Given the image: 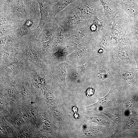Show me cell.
I'll return each instance as SVG.
<instances>
[{
	"mask_svg": "<svg viewBox=\"0 0 138 138\" xmlns=\"http://www.w3.org/2000/svg\"><path fill=\"white\" fill-rule=\"evenodd\" d=\"M97 27L98 30L99 31L102 29L103 27V22L97 16H95L93 20L91 21Z\"/></svg>",
	"mask_w": 138,
	"mask_h": 138,
	"instance_id": "obj_13",
	"label": "cell"
},
{
	"mask_svg": "<svg viewBox=\"0 0 138 138\" xmlns=\"http://www.w3.org/2000/svg\"><path fill=\"white\" fill-rule=\"evenodd\" d=\"M120 58L122 59H127L129 58V54L125 50H120L118 54Z\"/></svg>",
	"mask_w": 138,
	"mask_h": 138,
	"instance_id": "obj_16",
	"label": "cell"
},
{
	"mask_svg": "<svg viewBox=\"0 0 138 138\" xmlns=\"http://www.w3.org/2000/svg\"><path fill=\"white\" fill-rule=\"evenodd\" d=\"M124 74V79L126 80H129L132 79L134 77L135 74L132 72H126Z\"/></svg>",
	"mask_w": 138,
	"mask_h": 138,
	"instance_id": "obj_17",
	"label": "cell"
},
{
	"mask_svg": "<svg viewBox=\"0 0 138 138\" xmlns=\"http://www.w3.org/2000/svg\"><path fill=\"white\" fill-rule=\"evenodd\" d=\"M111 92L109 93L104 97L100 99L96 103L92 105L91 106H97L103 104L108 101L111 97Z\"/></svg>",
	"mask_w": 138,
	"mask_h": 138,
	"instance_id": "obj_12",
	"label": "cell"
},
{
	"mask_svg": "<svg viewBox=\"0 0 138 138\" xmlns=\"http://www.w3.org/2000/svg\"><path fill=\"white\" fill-rule=\"evenodd\" d=\"M0 25L10 24L20 25L14 18L9 10H0Z\"/></svg>",
	"mask_w": 138,
	"mask_h": 138,
	"instance_id": "obj_8",
	"label": "cell"
},
{
	"mask_svg": "<svg viewBox=\"0 0 138 138\" xmlns=\"http://www.w3.org/2000/svg\"><path fill=\"white\" fill-rule=\"evenodd\" d=\"M27 45L26 50L30 57L33 61H37L38 60V57L34 46L30 43Z\"/></svg>",
	"mask_w": 138,
	"mask_h": 138,
	"instance_id": "obj_10",
	"label": "cell"
},
{
	"mask_svg": "<svg viewBox=\"0 0 138 138\" xmlns=\"http://www.w3.org/2000/svg\"><path fill=\"white\" fill-rule=\"evenodd\" d=\"M75 0H60L52 4L49 12L51 17L53 19L58 13L73 3Z\"/></svg>",
	"mask_w": 138,
	"mask_h": 138,
	"instance_id": "obj_6",
	"label": "cell"
},
{
	"mask_svg": "<svg viewBox=\"0 0 138 138\" xmlns=\"http://www.w3.org/2000/svg\"><path fill=\"white\" fill-rule=\"evenodd\" d=\"M104 9L105 12L107 14H109L111 12L112 10L110 6L105 0H100Z\"/></svg>",
	"mask_w": 138,
	"mask_h": 138,
	"instance_id": "obj_14",
	"label": "cell"
},
{
	"mask_svg": "<svg viewBox=\"0 0 138 138\" xmlns=\"http://www.w3.org/2000/svg\"><path fill=\"white\" fill-rule=\"evenodd\" d=\"M20 25L15 24H6L0 26V37L5 35L13 30L18 28Z\"/></svg>",
	"mask_w": 138,
	"mask_h": 138,
	"instance_id": "obj_9",
	"label": "cell"
},
{
	"mask_svg": "<svg viewBox=\"0 0 138 138\" xmlns=\"http://www.w3.org/2000/svg\"><path fill=\"white\" fill-rule=\"evenodd\" d=\"M32 83L34 86L37 88H40L41 87V84L39 79L37 77L33 78Z\"/></svg>",
	"mask_w": 138,
	"mask_h": 138,
	"instance_id": "obj_15",
	"label": "cell"
},
{
	"mask_svg": "<svg viewBox=\"0 0 138 138\" xmlns=\"http://www.w3.org/2000/svg\"><path fill=\"white\" fill-rule=\"evenodd\" d=\"M37 0L39 5L40 14L39 23L34 33V34L37 37L41 32L45 25L52 18L49 14L52 4L46 3L42 0Z\"/></svg>",
	"mask_w": 138,
	"mask_h": 138,
	"instance_id": "obj_4",
	"label": "cell"
},
{
	"mask_svg": "<svg viewBox=\"0 0 138 138\" xmlns=\"http://www.w3.org/2000/svg\"><path fill=\"white\" fill-rule=\"evenodd\" d=\"M58 27L57 25L51 18L45 25L38 37L42 41H47L52 37Z\"/></svg>",
	"mask_w": 138,
	"mask_h": 138,
	"instance_id": "obj_5",
	"label": "cell"
},
{
	"mask_svg": "<svg viewBox=\"0 0 138 138\" xmlns=\"http://www.w3.org/2000/svg\"><path fill=\"white\" fill-rule=\"evenodd\" d=\"M40 18L32 16L26 19L17 29V33L20 37L34 34L38 26Z\"/></svg>",
	"mask_w": 138,
	"mask_h": 138,
	"instance_id": "obj_3",
	"label": "cell"
},
{
	"mask_svg": "<svg viewBox=\"0 0 138 138\" xmlns=\"http://www.w3.org/2000/svg\"><path fill=\"white\" fill-rule=\"evenodd\" d=\"M137 68H138V61L137 62Z\"/></svg>",
	"mask_w": 138,
	"mask_h": 138,
	"instance_id": "obj_25",
	"label": "cell"
},
{
	"mask_svg": "<svg viewBox=\"0 0 138 138\" xmlns=\"http://www.w3.org/2000/svg\"><path fill=\"white\" fill-rule=\"evenodd\" d=\"M58 1H59V0H58ZM58 1H57V2H58Z\"/></svg>",
	"mask_w": 138,
	"mask_h": 138,
	"instance_id": "obj_27",
	"label": "cell"
},
{
	"mask_svg": "<svg viewBox=\"0 0 138 138\" xmlns=\"http://www.w3.org/2000/svg\"><path fill=\"white\" fill-rule=\"evenodd\" d=\"M69 5L58 13L53 19L64 32L84 27L90 21L83 19L79 9Z\"/></svg>",
	"mask_w": 138,
	"mask_h": 138,
	"instance_id": "obj_1",
	"label": "cell"
},
{
	"mask_svg": "<svg viewBox=\"0 0 138 138\" xmlns=\"http://www.w3.org/2000/svg\"><path fill=\"white\" fill-rule=\"evenodd\" d=\"M3 129L5 131L7 132V133L11 132L12 129L10 127L8 126H5L3 127Z\"/></svg>",
	"mask_w": 138,
	"mask_h": 138,
	"instance_id": "obj_22",
	"label": "cell"
},
{
	"mask_svg": "<svg viewBox=\"0 0 138 138\" xmlns=\"http://www.w3.org/2000/svg\"><path fill=\"white\" fill-rule=\"evenodd\" d=\"M95 92L94 89L92 87L89 88L86 92V95L88 97H90L94 95Z\"/></svg>",
	"mask_w": 138,
	"mask_h": 138,
	"instance_id": "obj_18",
	"label": "cell"
},
{
	"mask_svg": "<svg viewBox=\"0 0 138 138\" xmlns=\"http://www.w3.org/2000/svg\"><path fill=\"white\" fill-rule=\"evenodd\" d=\"M137 23H138V22H137Z\"/></svg>",
	"mask_w": 138,
	"mask_h": 138,
	"instance_id": "obj_26",
	"label": "cell"
},
{
	"mask_svg": "<svg viewBox=\"0 0 138 138\" xmlns=\"http://www.w3.org/2000/svg\"><path fill=\"white\" fill-rule=\"evenodd\" d=\"M44 2L48 4H52L55 3L54 0H42Z\"/></svg>",
	"mask_w": 138,
	"mask_h": 138,
	"instance_id": "obj_23",
	"label": "cell"
},
{
	"mask_svg": "<svg viewBox=\"0 0 138 138\" xmlns=\"http://www.w3.org/2000/svg\"><path fill=\"white\" fill-rule=\"evenodd\" d=\"M16 0H0V10H9Z\"/></svg>",
	"mask_w": 138,
	"mask_h": 138,
	"instance_id": "obj_11",
	"label": "cell"
},
{
	"mask_svg": "<svg viewBox=\"0 0 138 138\" xmlns=\"http://www.w3.org/2000/svg\"><path fill=\"white\" fill-rule=\"evenodd\" d=\"M7 94L8 95L9 97H12L13 96V93L11 89H9L8 90Z\"/></svg>",
	"mask_w": 138,
	"mask_h": 138,
	"instance_id": "obj_24",
	"label": "cell"
},
{
	"mask_svg": "<svg viewBox=\"0 0 138 138\" xmlns=\"http://www.w3.org/2000/svg\"><path fill=\"white\" fill-rule=\"evenodd\" d=\"M32 16L40 18L39 6L37 0H22Z\"/></svg>",
	"mask_w": 138,
	"mask_h": 138,
	"instance_id": "obj_7",
	"label": "cell"
},
{
	"mask_svg": "<svg viewBox=\"0 0 138 138\" xmlns=\"http://www.w3.org/2000/svg\"><path fill=\"white\" fill-rule=\"evenodd\" d=\"M22 93L24 96L28 97L29 95V92L27 88L24 86H22L21 88Z\"/></svg>",
	"mask_w": 138,
	"mask_h": 138,
	"instance_id": "obj_19",
	"label": "cell"
},
{
	"mask_svg": "<svg viewBox=\"0 0 138 138\" xmlns=\"http://www.w3.org/2000/svg\"><path fill=\"white\" fill-rule=\"evenodd\" d=\"M15 20L20 25L28 18L32 16L22 0H16L9 10Z\"/></svg>",
	"mask_w": 138,
	"mask_h": 138,
	"instance_id": "obj_2",
	"label": "cell"
},
{
	"mask_svg": "<svg viewBox=\"0 0 138 138\" xmlns=\"http://www.w3.org/2000/svg\"><path fill=\"white\" fill-rule=\"evenodd\" d=\"M91 119H93L94 121H95L98 123H99L100 124H104V121L101 119L98 118H93Z\"/></svg>",
	"mask_w": 138,
	"mask_h": 138,
	"instance_id": "obj_21",
	"label": "cell"
},
{
	"mask_svg": "<svg viewBox=\"0 0 138 138\" xmlns=\"http://www.w3.org/2000/svg\"><path fill=\"white\" fill-rule=\"evenodd\" d=\"M133 32L136 41L138 43V25L133 29Z\"/></svg>",
	"mask_w": 138,
	"mask_h": 138,
	"instance_id": "obj_20",
	"label": "cell"
}]
</instances>
